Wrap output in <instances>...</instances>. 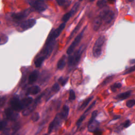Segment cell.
I'll return each mask as SVG.
<instances>
[{"mask_svg": "<svg viewBox=\"0 0 135 135\" xmlns=\"http://www.w3.org/2000/svg\"><path fill=\"white\" fill-rule=\"evenodd\" d=\"M86 117V115L84 113V115H82L80 117V118L78 120V121H77V123H76V125H77V126L78 128H79V127L80 126L81 124L82 123V122H83V121H84V120L85 119Z\"/></svg>", "mask_w": 135, "mask_h": 135, "instance_id": "29", "label": "cell"}, {"mask_svg": "<svg viewBox=\"0 0 135 135\" xmlns=\"http://www.w3.org/2000/svg\"><path fill=\"white\" fill-rule=\"evenodd\" d=\"M99 125V123L97 121H94L91 124L88 125V130L90 132H94L96 130H97L98 127Z\"/></svg>", "mask_w": 135, "mask_h": 135, "instance_id": "19", "label": "cell"}, {"mask_svg": "<svg viewBox=\"0 0 135 135\" xmlns=\"http://www.w3.org/2000/svg\"><path fill=\"white\" fill-rule=\"evenodd\" d=\"M94 1H95V0H90V2H93Z\"/></svg>", "mask_w": 135, "mask_h": 135, "instance_id": "46", "label": "cell"}, {"mask_svg": "<svg viewBox=\"0 0 135 135\" xmlns=\"http://www.w3.org/2000/svg\"><path fill=\"white\" fill-rule=\"evenodd\" d=\"M96 101H93V102H92V103H91V104L89 106V107L87 109V110L85 111V112H84V113L85 114H86L87 112H88V111H89L92 108V107H94V106H95V105L96 104Z\"/></svg>", "mask_w": 135, "mask_h": 135, "instance_id": "38", "label": "cell"}, {"mask_svg": "<svg viewBox=\"0 0 135 135\" xmlns=\"http://www.w3.org/2000/svg\"><path fill=\"white\" fill-rule=\"evenodd\" d=\"M74 14L73 13H72V12L70 10V12L66 13V14L64 15V16L62 17V21L64 22V23H66L70 19V18L72 15H73Z\"/></svg>", "mask_w": 135, "mask_h": 135, "instance_id": "25", "label": "cell"}, {"mask_svg": "<svg viewBox=\"0 0 135 135\" xmlns=\"http://www.w3.org/2000/svg\"><path fill=\"white\" fill-rule=\"evenodd\" d=\"M134 71H135V65L131 67L130 68H129V69H128L125 72H124L123 75H128V74H129L131 73V72H134Z\"/></svg>", "mask_w": 135, "mask_h": 135, "instance_id": "34", "label": "cell"}, {"mask_svg": "<svg viewBox=\"0 0 135 135\" xmlns=\"http://www.w3.org/2000/svg\"><path fill=\"white\" fill-rule=\"evenodd\" d=\"M98 115V111L97 110H95L93 111L92 113V115H91V117L89 121V123H88V125L90 124H91V123H92L93 121H95V118L96 117V116Z\"/></svg>", "mask_w": 135, "mask_h": 135, "instance_id": "27", "label": "cell"}, {"mask_svg": "<svg viewBox=\"0 0 135 135\" xmlns=\"http://www.w3.org/2000/svg\"><path fill=\"white\" fill-rule=\"evenodd\" d=\"M86 28H87V26H86L84 29L82 30L81 32L76 37V38L73 41V42H72L71 44L69 46V47L68 48V49L67 51V53L68 55H71L72 53L74 52V50L75 49V48L80 42V41H81V40L83 37V35H84L85 31L86 29Z\"/></svg>", "mask_w": 135, "mask_h": 135, "instance_id": "5", "label": "cell"}, {"mask_svg": "<svg viewBox=\"0 0 135 135\" xmlns=\"http://www.w3.org/2000/svg\"><path fill=\"white\" fill-rule=\"evenodd\" d=\"M66 26V23H62L60 25V26L56 29L55 30H54L53 31H52V32L50 33V35H49L47 41H46V43H49L50 42H51V41H55V40L59 37V36L60 35L61 33L62 32V31L64 30V29H65Z\"/></svg>", "mask_w": 135, "mask_h": 135, "instance_id": "6", "label": "cell"}, {"mask_svg": "<svg viewBox=\"0 0 135 135\" xmlns=\"http://www.w3.org/2000/svg\"><path fill=\"white\" fill-rule=\"evenodd\" d=\"M135 105V100L131 99L126 102V106L128 108H132Z\"/></svg>", "mask_w": 135, "mask_h": 135, "instance_id": "31", "label": "cell"}, {"mask_svg": "<svg viewBox=\"0 0 135 135\" xmlns=\"http://www.w3.org/2000/svg\"><path fill=\"white\" fill-rule=\"evenodd\" d=\"M93 97L92 96V97H89L88 98H87L86 100H85L84 102L82 103V104L81 105V106L80 107L79 110H84L87 106L88 105L89 103V102L93 99Z\"/></svg>", "mask_w": 135, "mask_h": 135, "instance_id": "24", "label": "cell"}, {"mask_svg": "<svg viewBox=\"0 0 135 135\" xmlns=\"http://www.w3.org/2000/svg\"><path fill=\"white\" fill-rule=\"evenodd\" d=\"M130 120H128L123 123V127L124 128H127L130 126Z\"/></svg>", "mask_w": 135, "mask_h": 135, "instance_id": "41", "label": "cell"}, {"mask_svg": "<svg viewBox=\"0 0 135 135\" xmlns=\"http://www.w3.org/2000/svg\"><path fill=\"white\" fill-rule=\"evenodd\" d=\"M102 21H103L106 23H110L115 17V13L110 10H103L101 11L99 15Z\"/></svg>", "mask_w": 135, "mask_h": 135, "instance_id": "4", "label": "cell"}, {"mask_svg": "<svg viewBox=\"0 0 135 135\" xmlns=\"http://www.w3.org/2000/svg\"><path fill=\"white\" fill-rule=\"evenodd\" d=\"M41 89L38 86H34L31 87H30L26 91V95H35L40 92Z\"/></svg>", "mask_w": 135, "mask_h": 135, "instance_id": "15", "label": "cell"}, {"mask_svg": "<svg viewBox=\"0 0 135 135\" xmlns=\"http://www.w3.org/2000/svg\"><path fill=\"white\" fill-rule=\"evenodd\" d=\"M10 106H11V108L16 111H20L21 110H23L21 102V100H20L19 97L17 96L13 97L11 100H10Z\"/></svg>", "mask_w": 135, "mask_h": 135, "instance_id": "8", "label": "cell"}, {"mask_svg": "<svg viewBox=\"0 0 135 135\" xmlns=\"http://www.w3.org/2000/svg\"><path fill=\"white\" fill-rule=\"evenodd\" d=\"M46 58L44 56H41L39 58H38L34 61V65L36 67L39 68L43 64V62L45 60Z\"/></svg>", "mask_w": 135, "mask_h": 135, "instance_id": "22", "label": "cell"}, {"mask_svg": "<svg viewBox=\"0 0 135 135\" xmlns=\"http://www.w3.org/2000/svg\"><path fill=\"white\" fill-rule=\"evenodd\" d=\"M133 1H134V0H128V1H129V2H132Z\"/></svg>", "mask_w": 135, "mask_h": 135, "instance_id": "45", "label": "cell"}, {"mask_svg": "<svg viewBox=\"0 0 135 135\" xmlns=\"http://www.w3.org/2000/svg\"><path fill=\"white\" fill-rule=\"evenodd\" d=\"M37 21L34 19H31L24 21L20 25V28L22 29L23 31L27 30L29 29L32 28L34 25H35Z\"/></svg>", "mask_w": 135, "mask_h": 135, "instance_id": "9", "label": "cell"}, {"mask_svg": "<svg viewBox=\"0 0 135 135\" xmlns=\"http://www.w3.org/2000/svg\"><path fill=\"white\" fill-rule=\"evenodd\" d=\"M131 91H128L125 92H123V93H120V94H119L118 95H117L116 97V98L119 99L120 100L126 99L128 98L131 95Z\"/></svg>", "mask_w": 135, "mask_h": 135, "instance_id": "20", "label": "cell"}, {"mask_svg": "<svg viewBox=\"0 0 135 135\" xmlns=\"http://www.w3.org/2000/svg\"><path fill=\"white\" fill-rule=\"evenodd\" d=\"M62 119H62V117H61L60 113H58V115H57L56 117L55 118L54 120L52 121L49 124V127H48V133H51L55 128H57L60 126V123H61Z\"/></svg>", "mask_w": 135, "mask_h": 135, "instance_id": "7", "label": "cell"}, {"mask_svg": "<svg viewBox=\"0 0 135 135\" xmlns=\"http://www.w3.org/2000/svg\"><path fill=\"white\" fill-rule=\"evenodd\" d=\"M106 4V1H105V0H99V1H98L97 3V5H98V6L100 8L105 6Z\"/></svg>", "mask_w": 135, "mask_h": 135, "instance_id": "35", "label": "cell"}, {"mask_svg": "<svg viewBox=\"0 0 135 135\" xmlns=\"http://www.w3.org/2000/svg\"><path fill=\"white\" fill-rule=\"evenodd\" d=\"M33 101V99L32 98H31V97H27V98H24L22 100H21V105H22L23 110L28 108L31 104V103H32Z\"/></svg>", "mask_w": 135, "mask_h": 135, "instance_id": "16", "label": "cell"}, {"mask_svg": "<svg viewBox=\"0 0 135 135\" xmlns=\"http://www.w3.org/2000/svg\"><path fill=\"white\" fill-rule=\"evenodd\" d=\"M43 135H49L48 134H47V133H46V134H44Z\"/></svg>", "mask_w": 135, "mask_h": 135, "instance_id": "47", "label": "cell"}, {"mask_svg": "<svg viewBox=\"0 0 135 135\" xmlns=\"http://www.w3.org/2000/svg\"><path fill=\"white\" fill-rule=\"evenodd\" d=\"M55 45V41H51L49 43H46V47L43 49V51L42 52L43 53V56L45 57L46 58H47L51 53L52 52L54 47Z\"/></svg>", "mask_w": 135, "mask_h": 135, "instance_id": "10", "label": "cell"}, {"mask_svg": "<svg viewBox=\"0 0 135 135\" xmlns=\"http://www.w3.org/2000/svg\"><path fill=\"white\" fill-rule=\"evenodd\" d=\"M60 89V87L59 85L58 84V83H56L55 84H54L51 88V90L52 91L55 92H58Z\"/></svg>", "mask_w": 135, "mask_h": 135, "instance_id": "32", "label": "cell"}, {"mask_svg": "<svg viewBox=\"0 0 135 135\" xmlns=\"http://www.w3.org/2000/svg\"><path fill=\"white\" fill-rule=\"evenodd\" d=\"M7 126V121L5 120H3L1 121V130H3L5 127Z\"/></svg>", "mask_w": 135, "mask_h": 135, "instance_id": "37", "label": "cell"}, {"mask_svg": "<svg viewBox=\"0 0 135 135\" xmlns=\"http://www.w3.org/2000/svg\"><path fill=\"white\" fill-rule=\"evenodd\" d=\"M39 118H40V115L38 112H34L33 114H32V116L31 117V120L34 122L38 121Z\"/></svg>", "mask_w": 135, "mask_h": 135, "instance_id": "28", "label": "cell"}, {"mask_svg": "<svg viewBox=\"0 0 135 135\" xmlns=\"http://www.w3.org/2000/svg\"><path fill=\"white\" fill-rule=\"evenodd\" d=\"M5 114L6 118L11 121H15L19 117V114L14 112V110L11 108H6L5 110Z\"/></svg>", "mask_w": 135, "mask_h": 135, "instance_id": "12", "label": "cell"}, {"mask_svg": "<svg viewBox=\"0 0 135 135\" xmlns=\"http://www.w3.org/2000/svg\"><path fill=\"white\" fill-rule=\"evenodd\" d=\"M85 49V46L83 45L75 52L73 55L69 56L68 58V65L69 67L75 66L79 63Z\"/></svg>", "mask_w": 135, "mask_h": 135, "instance_id": "2", "label": "cell"}, {"mask_svg": "<svg viewBox=\"0 0 135 135\" xmlns=\"http://www.w3.org/2000/svg\"><path fill=\"white\" fill-rule=\"evenodd\" d=\"M30 13V10H26L22 12H20L19 13H13L11 16L15 20L20 21V20H22L26 18Z\"/></svg>", "mask_w": 135, "mask_h": 135, "instance_id": "13", "label": "cell"}, {"mask_svg": "<svg viewBox=\"0 0 135 135\" xmlns=\"http://www.w3.org/2000/svg\"><path fill=\"white\" fill-rule=\"evenodd\" d=\"M39 76V72L37 70H34L32 71L29 77V84H33L38 79Z\"/></svg>", "mask_w": 135, "mask_h": 135, "instance_id": "14", "label": "cell"}, {"mask_svg": "<svg viewBox=\"0 0 135 135\" xmlns=\"http://www.w3.org/2000/svg\"><path fill=\"white\" fill-rule=\"evenodd\" d=\"M76 98L75 92L74 90H70L69 92V100L70 101H73L75 100Z\"/></svg>", "mask_w": 135, "mask_h": 135, "instance_id": "30", "label": "cell"}, {"mask_svg": "<svg viewBox=\"0 0 135 135\" xmlns=\"http://www.w3.org/2000/svg\"><path fill=\"white\" fill-rule=\"evenodd\" d=\"M108 1L110 3H113L116 1V0H108Z\"/></svg>", "mask_w": 135, "mask_h": 135, "instance_id": "44", "label": "cell"}, {"mask_svg": "<svg viewBox=\"0 0 135 135\" xmlns=\"http://www.w3.org/2000/svg\"><path fill=\"white\" fill-rule=\"evenodd\" d=\"M69 108L68 106L65 105L64 106L63 108H62V109L60 113V115L62 118L63 119H66L69 115Z\"/></svg>", "mask_w": 135, "mask_h": 135, "instance_id": "18", "label": "cell"}, {"mask_svg": "<svg viewBox=\"0 0 135 135\" xmlns=\"http://www.w3.org/2000/svg\"><path fill=\"white\" fill-rule=\"evenodd\" d=\"M122 86L121 84L120 83H115V84H114L113 85H112L111 86V90L112 92H115L116 91V90L119 88H120Z\"/></svg>", "mask_w": 135, "mask_h": 135, "instance_id": "26", "label": "cell"}, {"mask_svg": "<svg viewBox=\"0 0 135 135\" xmlns=\"http://www.w3.org/2000/svg\"><path fill=\"white\" fill-rule=\"evenodd\" d=\"M106 41L105 37L103 35L100 36L96 40L93 48V56L96 58H98L102 53V47Z\"/></svg>", "mask_w": 135, "mask_h": 135, "instance_id": "1", "label": "cell"}, {"mask_svg": "<svg viewBox=\"0 0 135 135\" xmlns=\"http://www.w3.org/2000/svg\"><path fill=\"white\" fill-rule=\"evenodd\" d=\"M66 65V57H62L58 61L57 64V68L59 70L63 69Z\"/></svg>", "mask_w": 135, "mask_h": 135, "instance_id": "21", "label": "cell"}, {"mask_svg": "<svg viewBox=\"0 0 135 135\" xmlns=\"http://www.w3.org/2000/svg\"><path fill=\"white\" fill-rule=\"evenodd\" d=\"M20 124L19 123L15 124V125L13 126V130H14V132L16 131L20 128Z\"/></svg>", "mask_w": 135, "mask_h": 135, "instance_id": "42", "label": "cell"}, {"mask_svg": "<svg viewBox=\"0 0 135 135\" xmlns=\"http://www.w3.org/2000/svg\"><path fill=\"white\" fill-rule=\"evenodd\" d=\"M58 4L60 6H63L66 3V0H56Z\"/></svg>", "mask_w": 135, "mask_h": 135, "instance_id": "39", "label": "cell"}, {"mask_svg": "<svg viewBox=\"0 0 135 135\" xmlns=\"http://www.w3.org/2000/svg\"><path fill=\"white\" fill-rule=\"evenodd\" d=\"M82 21H83V20L82 19V20L80 21L79 22V23L78 24V25H77V26L75 28V29L73 30V31H72V32H71V34L70 35V36H69V38H68V41H69L70 40L72 37H73V36L75 35V34L77 32V31L79 30V29H80V28L81 27V25H82Z\"/></svg>", "mask_w": 135, "mask_h": 135, "instance_id": "23", "label": "cell"}, {"mask_svg": "<svg viewBox=\"0 0 135 135\" xmlns=\"http://www.w3.org/2000/svg\"><path fill=\"white\" fill-rule=\"evenodd\" d=\"M68 80V78H64L63 77H61L59 79V82L60 83V84L62 86H64L67 84Z\"/></svg>", "mask_w": 135, "mask_h": 135, "instance_id": "33", "label": "cell"}, {"mask_svg": "<svg viewBox=\"0 0 135 135\" xmlns=\"http://www.w3.org/2000/svg\"><path fill=\"white\" fill-rule=\"evenodd\" d=\"M102 21L99 16H98L97 17H96L94 21H93V30L95 31L98 30L102 24L101 23Z\"/></svg>", "mask_w": 135, "mask_h": 135, "instance_id": "17", "label": "cell"}, {"mask_svg": "<svg viewBox=\"0 0 135 135\" xmlns=\"http://www.w3.org/2000/svg\"><path fill=\"white\" fill-rule=\"evenodd\" d=\"M113 76H109V77H107L104 81H103L102 85H107V84H108L109 82H110L113 79Z\"/></svg>", "mask_w": 135, "mask_h": 135, "instance_id": "36", "label": "cell"}, {"mask_svg": "<svg viewBox=\"0 0 135 135\" xmlns=\"http://www.w3.org/2000/svg\"><path fill=\"white\" fill-rule=\"evenodd\" d=\"M29 4L35 11L39 12H42L48 8V5L43 0H30Z\"/></svg>", "mask_w": 135, "mask_h": 135, "instance_id": "3", "label": "cell"}, {"mask_svg": "<svg viewBox=\"0 0 135 135\" xmlns=\"http://www.w3.org/2000/svg\"><path fill=\"white\" fill-rule=\"evenodd\" d=\"M43 96V95H41L40 96H39L38 98H37L35 99V100L34 101V102L32 106H29L28 108H25L23 111H22V115L24 116H27L28 115H29L31 113H32L33 110L35 109V108L37 107V105H38V102L40 101L41 97Z\"/></svg>", "mask_w": 135, "mask_h": 135, "instance_id": "11", "label": "cell"}, {"mask_svg": "<svg viewBox=\"0 0 135 135\" xmlns=\"http://www.w3.org/2000/svg\"><path fill=\"white\" fill-rule=\"evenodd\" d=\"M79 1H82V0H79Z\"/></svg>", "mask_w": 135, "mask_h": 135, "instance_id": "48", "label": "cell"}, {"mask_svg": "<svg viewBox=\"0 0 135 135\" xmlns=\"http://www.w3.org/2000/svg\"><path fill=\"white\" fill-rule=\"evenodd\" d=\"M5 101H6V98L5 97H2L1 98V100H0V105H1V107L3 106L4 103H5Z\"/></svg>", "mask_w": 135, "mask_h": 135, "instance_id": "40", "label": "cell"}, {"mask_svg": "<svg viewBox=\"0 0 135 135\" xmlns=\"http://www.w3.org/2000/svg\"><path fill=\"white\" fill-rule=\"evenodd\" d=\"M94 133H95L96 135H101V134H102V131H101V130L98 129L97 130H96L94 132Z\"/></svg>", "mask_w": 135, "mask_h": 135, "instance_id": "43", "label": "cell"}]
</instances>
